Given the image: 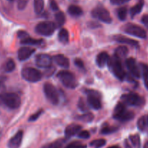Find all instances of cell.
I'll return each mask as SVG.
<instances>
[{"instance_id":"obj_37","label":"cell","mask_w":148,"mask_h":148,"mask_svg":"<svg viewBox=\"0 0 148 148\" xmlns=\"http://www.w3.org/2000/svg\"><path fill=\"white\" fill-rule=\"evenodd\" d=\"M29 0H17V5L18 8L20 10H23L26 8Z\"/></svg>"},{"instance_id":"obj_38","label":"cell","mask_w":148,"mask_h":148,"mask_svg":"<svg viewBox=\"0 0 148 148\" xmlns=\"http://www.w3.org/2000/svg\"><path fill=\"white\" fill-rule=\"evenodd\" d=\"M63 140L62 139H60V140H57L55 142H52L50 145L49 146L48 148H62L63 146Z\"/></svg>"},{"instance_id":"obj_34","label":"cell","mask_w":148,"mask_h":148,"mask_svg":"<svg viewBox=\"0 0 148 148\" xmlns=\"http://www.w3.org/2000/svg\"><path fill=\"white\" fill-rule=\"evenodd\" d=\"M147 125V120L145 116H142L137 121V127L140 131H144Z\"/></svg>"},{"instance_id":"obj_17","label":"cell","mask_w":148,"mask_h":148,"mask_svg":"<svg viewBox=\"0 0 148 148\" xmlns=\"http://www.w3.org/2000/svg\"><path fill=\"white\" fill-rule=\"evenodd\" d=\"M82 126L79 124L73 123V124L68 125L65 130V135L66 137H71L74 135L77 134L81 132Z\"/></svg>"},{"instance_id":"obj_46","label":"cell","mask_w":148,"mask_h":148,"mask_svg":"<svg viewBox=\"0 0 148 148\" xmlns=\"http://www.w3.org/2000/svg\"><path fill=\"white\" fill-rule=\"evenodd\" d=\"M108 148H120L118 145H113V146H110Z\"/></svg>"},{"instance_id":"obj_6","label":"cell","mask_w":148,"mask_h":148,"mask_svg":"<svg viewBox=\"0 0 148 148\" xmlns=\"http://www.w3.org/2000/svg\"><path fill=\"white\" fill-rule=\"evenodd\" d=\"M121 99L125 105L129 106H141L145 103L144 98L136 93L125 94L122 95Z\"/></svg>"},{"instance_id":"obj_26","label":"cell","mask_w":148,"mask_h":148,"mask_svg":"<svg viewBox=\"0 0 148 148\" xmlns=\"http://www.w3.org/2000/svg\"><path fill=\"white\" fill-rule=\"evenodd\" d=\"M55 18L57 27H61L64 25L65 22V15L63 12L59 11L55 14Z\"/></svg>"},{"instance_id":"obj_53","label":"cell","mask_w":148,"mask_h":148,"mask_svg":"<svg viewBox=\"0 0 148 148\" xmlns=\"http://www.w3.org/2000/svg\"><path fill=\"white\" fill-rule=\"evenodd\" d=\"M147 122H148V117H147Z\"/></svg>"},{"instance_id":"obj_27","label":"cell","mask_w":148,"mask_h":148,"mask_svg":"<svg viewBox=\"0 0 148 148\" xmlns=\"http://www.w3.org/2000/svg\"><path fill=\"white\" fill-rule=\"evenodd\" d=\"M34 11L36 14H40L43 11L45 7L44 0H34Z\"/></svg>"},{"instance_id":"obj_13","label":"cell","mask_w":148,"mask_h":148,"mask_svg":"<svg viewBox=\"0 0 148 148\" xmlns=\"http://www.w3.org/2000/svg\"><path fill=\"white\" fill-rule=\"evenodd\" d=\"M126 65L132 76H134L136 78H138V79L140 77V71H139V67L136 65V60L134 58H129L126 59Z\"/></svg>"},{"instance_id":"obj_51","label":"cell","mask_w":148,"mask_h":148,"mask_svg":"<svg viewBox=\"0 0 148 148\" xmlns=\"http://www.w3.org/2000/svg\"><path fill=\"white\" fill-rule=\"evenodd\" d=\"M9 1H10V2H13L14 0H9Z\"/></svg>"},{"instance_id":"obj_3","label":"cell","mask_w":148,"mask_h":148,"mask_svg":"<svg viewBox=\"0 0 148 148\" xmlns=\"http://www.w3.org/2000/svg\"><path fill=\"white\" fill-rule=\"evenodd\" d=\"M0 100L10 109H16L21 105L20 97L13 92H3L0 94Z\"/></svg>"},{"instance_id":"obj_49","label":"cell","mask_w":148,"mask_h":148,"mask_svg":"<svg viewBox=\"0 0 148 148\" xmlns=\"http://www.w3.org/2000/svg\"><path fill=\"white\" fill-rule=\"evenodd\" d=\"M2 86H3V84H2V82H0V88L2 87Z\"/></svg>"},{"instance_id":"obj_39","label":"cell","mask_w":148,"mask_h":148,"mask_svg":"<svg viewBox=\"0 0 148 148\" xmlns=\"http://www.w3.org/2000/svg\"><path fill=\"white\" fill-rule=\"evenodd\" d=\"M78 136L82 139H89L90 137V134L88 131H82L78 134Z\"/></svg>"},{"instance_id":"obj_10","label":"cell","mask_w":148,"mask_h":148,"mask_svg":"<svg viewBox=\"0 0 148 148\" xmlns=\"http://www.w3.org/2000/svg\"><path fill=\"white\" fill-rule=\"evenodd\" d=\"M92 15L96 19L105 23H111L112 18L108 10L103 7H97L92 10Z\"/></svg>"},{"instance_id":"obj_11","label":"cell","mask_w":148,"mask_h":148,"mask_svg":"<svg viewBox=\"0 0 148 148\" xmlns=\"http://www.w3.org/2000/svg\"><path fill=\"white\" fill-rule=\"evenodd\" d=\"M87 96V102L90 107L95 110H99L102 108V103L100 100V95L97 91L86 90Z\"/></svg>"},{"instance_id":"obj_2","label":"cell","mask_w":148,"mask_h":148,"mask_svg":"<svg viewBox=\"0 0 148 148\" xmlns=\"http://www.w3.org/2000/svg\"><path fill=\"white\" fill-rule=\"evenodd\" d=\"M134 117V113L126 109V105L123 102H119L114 109L113 118L120 121H128Z\"/></svg>"},{"instance_id":"obj_15","label":"cell","mask_w":148,"mask_h":148,"mask_svg":"<svg viewBox=\"0 0 148 148\" xmlns=\"http://www.w3.org/2000/svg\"><path fill=\"white\" fill-rule=\"evenodd\" d=\"M35 52V49L28 47H23L19 49L18 52V58L19 60L24 61L30 58V57Z\"/></svg>"},{"instance_id":"obj_23","label":"cell","mask_w":148,"mask_h":148,"mask_svg":"<svg viewBox=\"0 0 148 148\" xmlns=\"http://www.w3.org/2000/svg\"><path fill=\"white\" fill-rule=\"evenodd\" d=\"M68 12L70 15L75 17L80 16V15H82L83 14V10H82V8L80 7L77 6V5H74L69 6V8L68 9Z\"/></svg>"},{"instance_id":"obj_44","label":"cell","mask_w":148,"mask_h":148,"mask_svg":"<svg viewBox=\"0 0 148 148\" xmlns=\"http://www.w3.org/2000/svg\"><path fill=\"white\" fill-rule=\"evenodd\" d=\"M28 36V33L25 32V31H20L18 32V38H20L21 39H23V38H25V37Z\"/></svg>"},{"instance_id":"obj_50","label":"cell","mask_w":148,"mask_h":148,"mask_svg":"<svg viewBox=\"0 0 148 148\" xmlns=\"http://www.w3.org/2000/svg\"><path fill=\"white\" fill-rule=\"evenodd\" d=\"M2 136V130H1V128H0V138Z\"/></svg>"},{"instance_id":"obj_1","label":"cell","mask_w":148,"mask_h":148,"mask_svg":"<svg viewBox=\"0 0 148 148\" xmlns=\"http://www.w3.org/2000/svg\"><path fill=\"white\" fill-rule=\"evenodd\" d=\"M108 64L110 71L113 73V75L118 79H119L120 81H123L125 79V77H126V73H125L124 70H123L120 59L116 58L114 55L113 58H110Z\"/></svg>"},{"instance_id":"obj_43","label":"cell","mask_w":148,"mask_h":148,"mask_svg":"<svg viewBox=\"0 0 148 148\" xmlns=\"http://www.w3.org/2000/svg\"><path fill=\"white\" fill-rule=\"evenodd\" d=\"M79 106L80 108V109H82V110H87V106H86V104H85V102H84V100L82 99H79Z\"/></svg>"},{"instance_id":"obj_25","label":"cell","mask_w":148,"mask_h":148,"mask_svg":"<svg viewBox=\"0 0 148 148\" xmlns=\"http://www.w3.org/2000/svg\"><path fill=\"white\" fill-rule=\"evenodd\" d=\"M141 71H142V76H143L144 83H145V87L148 90V65L145 63H141Z\"/></svg>"},{"instance_id":"obj_35","label":"cell","mask_w":148,"mask_h":148,"mask_svg":"<svg viewBox=\"0 0 148 148\" xmlns=\"http://www.w3.org/2000/svg\"><path fill=\"white\" fill-rule=\"evenodd\" d=\"M65 148H86V145L76 141V142H73L70 143Z\"/></svg>"},{"instance_id":"obj_32","label":"cell","mask_w":148,"mask_h":148,"mask_svg":"<svg viewBox=\"0 0 148 148\" xmlns=\"http://www.w3.org/2000/svg\"><path fill=\"white\" fill-rule=\"evenodd\" d=\"M78 119H79V120L82 121L91 122V121H92V120L94 119V116L92 113H85V114L82 115V116H79Z\"/></svg>"},{"instance_id":"obj_7","label":"cell","mask_w":148,"mask_h":148,"mask_svg":"<svg viewBox=\"0 0 148 148\" xmlns=\"http://www.w3.org/2000/svg\"><path fill=\"white\" fill-rule=\"evenodd\" d=\"M123 31L129 35L134 36L140 39H145L147 37V33L144 28L139 25L133 23H127L122 28Z\"/></svg>"},{"instance_id":"obj_41","label":"cell","mask_w":148,"mask_h":148,"mask_svg":"<svg viewBox=\"0 0 148 148\" xmlns=\"http://www.w3.org/2000/svg\"><path fill=\"white\" fill-rule=\"evenodd\" d=\"M74 63L78 68H84V62L82 61V60L79 59V58H76L74 60Z\"/></svg>"},{"instance_id":"obj_29","label":"cell","mask_w":148,"mask_h":148,"mask_svg":"<svg viewBox=\"0 0 148 148\" xmlns=\"http://www.w3.org/2000/svg\"><path fill=\"white\" fill-rule=\"evenodd\" d=\"M15 68V62L12 59H9L7 60L5 65V71L6 72H12Z\"/></svg>"},{"instance_id":"obj_19","label":"cell","mask_w":148,"mask_h":148,"mask_svg":"<svg viewBox=\"0 0 148 148\" xmlns=\"http://www.w3.org/2000/svg\"><path fill=\"white\" fill-rule=\"evenodd\" d=\"M109 55L107 52H102L98 54L96 58V62L97 65L99 67V68H104L105 65L108 64V61H109Z\"/></svg>"},{"instance_id":"obj_52","label":"cell","mask_w":148,"mask_h":148,"mask_svg":"<svg viewBox=\"0 0 148 148\" xmlns=\"http://www.w3.org/2000/svg\"><path fill=\"white\" fill-rule=\"evenodd\" d=\"M146 25H147V28H148V24H146Z\"/></svg>"},{"instance_id":"obj_48","label":"cell","mask_w":148,"mask_h":148,"mask_svg":"<svg viewBox=\"0 0 148 148\" xmlns=\"http://www.w3.org/2000/svg\"><path fill=\"white\" fill-rule=\"evenodd\" d=\"M126 148H132L130 147V145L128 144V142H126Z\"/></svg>"},{"instance_id":"obj_12","label":"cell","mask_w":148,"mask_h":148,"mask_svg":"<svg viewBox=\"0 0 148 148\" xmlns=\"http://www.w3.org/2000/svg\"><path fill=\"white\" fill-rule=\"evenodd\" d=\"M36 65L39 68H49L52 65V58L47 54H39L36 56Z\"/></svg>"},{"instance_id":"obj_24","label":"cell","mask_w":148,"mask_h":148,"mask_svg":"<svg viewBox=\"0 0 148 148\" xmlns=\"http://www.w3.org/2000/svg\"><path fill=\"white\" fill-rule=\"evenodd\" d=\"M144 7V1L143 0H139V2L137 4L134 5V7H132L130 10V14L131 16L133 18L135 15H137V14L140 13L141 11H142V8Z\"/></svg>"},{"instance_id":"obj_31","label":"cell","mask_w":148,"mask_h":148,"mask_svg":"<svg viewBox=\"0 0 148 148\" xmlns=\"http://www.w3.org/2000/svg\"><path fill=\"white\" fill-rule=\"evenodd\" d=\"M106 144V141L104 139H96V140L92 141L90 143L91 146H92L95 148H101L103 146H105Z\"/></svg>"},{"instance_id":"obj_36","label":"cell","mask_w":148,"mask_h":148,"mask_svg":"<svg viewBox=\"0 0 148 148\" xmlns=\"http://www.w3.org/2000/svg\"><path fill=\"white\" fill-rule=\"evenodd\" d=\"M43 113H44V110L42 109L39 110L37 111L36 113L31 115V116L29 117V119H28V121H36L37 119L40 117L41 115H42Z\"/></svg>"},{"instance_id":"obj_21","label":"cell","mask_w":148,"mask_h":148,"mask_svg":"<svg viewBox=\"0 0 148 148\" xmlns=\"http://www.w3.org/2000/svg\"><path fill=\"white\" fill-rule=\"evenodd\" d=\"M128 55V49L125 46H120L119 47L116 48V49L115 50V54L114 55L118 58L119 59L121 60L123 58L127 56Z\"/></svg>"},{"instance_id":"obj_8","label":"cell","mask_w":148,"mask_h":148,"mask_svg":"<svg viewBox=\"0 0 148 148\" xmlns=\"http://www.w3.org/2000/svg\"><path fill=\"white\" fill-rule=\"evenodd\" d=\"M23 78L25 81L31 83L39 82L42 77V74L39 70L34 68H25L21 72Z\"/></svg>"},{"instance_id":"obj_28","label":"cell","mask_w":148,"mask_h":148,"mask_svg":"<svg viewBox=\"0 0 148 148\" xmlns=\"http://www.w3.org/2000/svg\"><path fill=\"white\" fill-rule=\"evenodd\" d=\"M129 139H130L132 145H133L135 148H140L141 141H140V137H139V135L138 134L130 135V136H129Z\"/></svg>"},{"instance_id":"obj_4","label":"cell","mask_w":148,"mask_h":148,"mask_svg":"<svg viewBox=\"0 0 148 148\" xmlns=\"http://www.w3.org/2000/svg\"><path fill=\"white\" fill-rule=\"evenodd\" d=\"M58 77L61 83L67 88L74 89L78 86L76 77L71 72L68 71H61L58 73Z\"/></svg>"},{"instance_id":"obj_14","label":"cell","mask_w":148,"mask_h":148,"mask_svg":"<svg viewBox=\"0 0 148 148\" xmlns=\"http://www.w3.org/2000/svg\"><path fill=\"white\" fill-rule=\"evenodd\" d=\"M23 132L22 131H19L17 132L12 138L9 140L8 146L9 148H19L22 143Z\"/></svg>"},{"instance_id":"obj_45","label":"cell","mask_w":148,"mask_h":148,"mask_svg":"<svg viewBox=\"0 0 148 148\" xmlns=\"http://www.w3.org/2000/svg\"><path fill=\"white\" fill-rule=\"evenodd\" d=\"M142 21L143 23L145 24H148V15H145L142 17Z\"/></svg>"},{"instance_id":"obj_20","label":"cell","mask_w":148,"mask_h":148,"mask_svg":"<svg viewBox=\"0 0 148 148\" xmlns=\"http://www.w3.org/2000/svg\"><path fill=\"white\" fill-rule=\"evenodd\" d=\"M43 41L42 39H33L29 36L21 39V43L24 45H40Z\"/></svg>"},{"instance_id":"obj_42","label":"cell","mask_w":148,"mask_h":148,"mask_svg":"<svg viewBox=\"0 0 148 148\" xmlns=\"http://www.w3.org/2000/svg\"><path fill=\"white\" fill-rule=\"evenodd\" d=\"M50 8L53 11H58L59 8L55 0H50Z\"/></svg>"},{"instance_id":"obj_18","label":"cell","mask_w":148,"mask_h":148,"mask_svg":"<svg viewBox=\"0 0 148 148\" xmlns=\"http://www.w3.org/2000/svg\"><path fill=\"white\" fill-rule=\"evenodd\" d=\"M55 62L58 64L59 66L63 68H68L70 65L69 60L63 55H55L53 58Z\"/></svg>"},{"instance_id":"obj_9","label":"cell","mask_w":148,"mask_h":148,"mask_svg":"<svg viewBox=\"0 0 148 148\" xmlns=\"http://www.w3.org/2000/svg\"><path fill=\"white\" fill-rule=\"evenodd\" d=\"M44 92L48 100L53 105H58L60 101V96L58 90L53 84L45 83L44 85Z\"/></svg>"},{"instance_id":"obj_47","label":"cell","mask_w":148,"mask_h":148,"mask_svg":"<svg viewBox=\"0 0 148 148\" xmlns=\"http://www.w3.org/2000/svg\"><path fill=\"white\" fill-rule=\"evenodd\" d=\"M144 148H148V142H145V145H144Z\"/></svg>"},{"instance_id":"obj_5","label":"cell","mask_w":148,"mask_h":148,"mask_svg":"<svg viewBox=\"0 0 148 148\" xmlns=\"http://www.w3.org/2000/svg\"><path fill=\"white\" fill-rule=\"evenodd\" d=\"M56 24L50 21H42L36 25L35 28L36 32L39 35L49 36L52 35L56 29Z\"/></svg>"},{"instance_id":"obj_33","label":"cell","mask_w":148,"mask_h":148,"mask_svg":"<svg viewBox=\"0 0 148 148\" xmlns=\"http://www.w3.org/2000/svg\"><path fill=\"white\" fill-rule=\"evenodd\" d=\"M118 130V128L114 127V126H105L103 127L101 130V134H112L113 132H116Z\"/></svg>"},{"instance_id":"obj_22","label":"cell","mask_w":148,"mask_h":148,"mask_svg":"<svg viewBox=\"0 0 148 148\" xmlns=\"http://www.w3.org/2000/svg\"><path fill=\"white\" fill-rule=\"evenodd\" d=\"M58 39H59L60 42H61L63 45H66L68 42V41H69V34H68V31L65 28H62L59 31Z\"/></svg>"},{"instance_id":"obj_30","label":"cell","mask_w":148,"mask_h":148,"mask_svg":"<svg viewBox=\"0 0 148 148\" xmlns=\"http://www.w3.org/2000/svg\"><path fill=\"white\" fill-rule=\"evenodd\" d=\"M118 17L122 21H124L127 17V8L126 7H122L118 10Z\"/></svg>"},{"instance_id":"obj_16","label":"cell","mask_w":148,"mask_h":148,"mask_svg":"<svg viewBox=\"0 0 148 148\" xmlns=\"http://www.w3.org/2000/svg\"><path fill=\"white\" fill-rule=\"evenodd\" d=\"M113 39H114L116 42H119V43L121 44H126V45H129L130 46L133 47H137L139 45V42L136 40H134V39H129L128 37L124 36L123 35H121V34H118L113 36Z\"/></svg>"},{"instance_id":"obj_40","label":"cell","mask_w":148,"mask_h":148,"mask_svg":"<svg viewBox=\"0 0 148 148\" xmlns=\"http://www.w3.org/2000/svg\"><path fill=\"white\" fill-rule=\"evenodd\" d=\"M129 1L130 0H110V3L113 5H121Z\"/></svg>"}]
</instances>
